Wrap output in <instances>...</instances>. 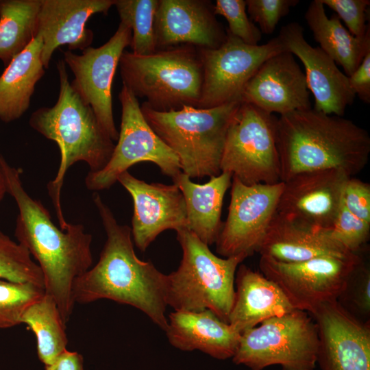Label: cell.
I'll list each match as a JSON object with an SVG mask.
<instances>
[{
  "instance_id": "d4e9b609",
  "label": "cell",
  "mask_w": 370,
  "mask_h": 370,
  "mask_svg": "<svg viewBox=\"0 0 370 370\" xmlns=\"http://www.w3.org/2000/svg\"><path fill=\"white\" fill-rule=\"evenodd\" d=\"M186 174L180 172L173 182L182 191L186 204L187 229L204 243H215L221 231L223 199L231 186L232 175L221 172L203 184L193 182Z\"/></svg>"
},
{
  "instance_id": "ac0fdd59",
  "label": "cell",
  "mask_w": 370,
  "mask_h": 370,
  "mask_svg": "<svg viewBox=\"0 0 370 370\" xmlns=\"http://www.w3.org/2000/svg\"><path fill=\"white\" fill-rule=\"evenodd\" d=\"M304 30L299 23L291 22L281 27L277 37L284 50L302 62L308 88L314 98L313 108L343 116L356 97L348 77L319 47H312L306 41Z\"/></svg>"
},
{
  "instance_id": "d590c367",
  "label": "cell",
  "mask_w": 370,
  "mask_h": 370,
  "mask_svg": "<svg viewBox=\"0 0 370 370\" xmlns=\"http://www.w3.org/2000/svg\"><path fill=\"white\" fill-rule=\"evenodd\" d=\"M324 6L332 10L356 37H362L370 29L367 24L369 0H321Z\"/></svg>"
},
{
  "instance_id": "f546056e",
  "label": "cell",
  "mask_w": 370,
  "mask_h": 370,
  "mask_svg": "<svg viewBox=\"0 0 370 370\" xmlns=\"http://www.w3.org/2000/svg\"><path fill=\"white\" fill-rule=\"evenodd\" d=\"M158 0H115L121 22L132 30L130 47L136 55L146 56L156 51L154 18Z\"/></svg>"
},
{
  "instance_id": "4dcf8cb0",
  "label": "cell",
  "mask_w": 370,
  "mask_h": 370,
  "mask_svg": "<svg viewBox=\"0 0 370 370\" xmlns=\"http://www.w3.org/2000/svg\"><path fill=\"white\" fill-rule=\"evenodd\" d=\"M0 280L45 288L42 271L28 250L0 231Z\"/></svg>"
},
{
  "instance_id": "83f0119b",
  "label": "cell",
  "mask_w": 370,
  "mask_h": 370,
  "mask_svg": "<svg viewBox=\"0 0 370 370\" xmlns=\"http://www.w3.org/2000/svg\"><path fill=\"white\" fill-rule=\"evenodd\" d=\"M41 0L0 1V60L6 67L36 37Z\"/></svg>"
},
{
  "instance_id": "4316f807",
  "label": "cell",
  "mask_w": 370,
  "mask_h": 370,
  "mask_svg": "<svg viewBox=\"0 0 370 370\" xmlns=\"http://www.w3.org/2000/svg\"><path fill=\"white\" fill-rule=\"evenodd\" d=\"M305 20L319 47L349 77L370 50V29L362 37L353 36L334 14L329 18L321 0H313Z\"/></svg>"
},
{
  "instance_id": "6da1fadb",
  "label": "cell",
  "mask_w": 370,
  "mask_h": 370,
  "mask_svg": "<svg viewBox=\"0 0 370 370\" xmlns=\"http://www.w3.org/2000/svg\"><path fill=\"white\" fill-rule=\"evenodd\" d=\"M7 193L15 200L18 214L14 235L37 261L44 278L45 293L52 297L66 324L75 304L73 288L75 280L91 268L92 236L82 224L58 227L49 210L25 190L21 171L0 153Z\"/></svg>"
},
{
  "instance_id": "44dd1931",
  "label": "cell",
  "mask_w": 370,
  "mask_h": 370,
  "mask_svg": "<svg viewBox=\"0 0 370 370\" xmlns=\"http://www.w3.org/2000/svg\"><path fill=\"white\" fill-rule=\"evenodd\" d=\"M115 0H41L38 16L37 36L42 40L41 60L48 69L54 51L68 45L69 51L84 50L93 40L86 27L94 14H107Z\"/></svg>"
},
{
  "instance_id": "30bf717a",
  "label": "cell",
  "mask_w": 370,
  "mask_h": 370,
  "mask_svg": "<svg viewBox=\"0 0 370 370\" xmlns=\"http://www.w3.org/2000/svg\"><path fill=\"white\" fill-rule=\"evenodd\" d=\"M119 99L122 114L117 144L101 170L88 172L85 177L86 187L94 192L109 189L121 174L143 162L153 163L162 174L175 177L182 172L179 160L148 124L138 98L123 85Z\"/></svg>"
},
{
  "instance_id": "60d3db41",
  "label": "cell",
  "mask_w": 370,
  "mask_h": 370,
  "mask_svg": "<svg viewBox=\"0 0 370 370\" xmlns=\"http://www.w3.org/2000/svg\"><path fill=\"white\" fill-rule=\"evenodd\" d=\"M7 193V188L5 177L0 163V202Z\"/></svg>"
},
{
  "instance_id": "4fadbf2b",
  "label": "cell",
  "mask_w": 370,
  "mask_h": 370,
  "mask_svg": "<svg viewBox=\"0 0 370 370\" xmlns=\"http://www.w3.org/2000/svg\"><path fill=\"white\" fill-rule=\"evenodd\" d=\"M284 183L246 185L232 177L228 214L215 242L224 258L258 252L277 207Z\"/></svg>"
},
{
  "instance_id": "e0dca14e",
  "label": "cell",
  "mask_w": 370,
  "mask_h": 370,
  "mask_svg": "<svg viewBox=\"0 0 370 370\" xmlns=\"http://www.w3.org/2000/svg\"><path fill=\"white\" fill-rule=\"evenodd\" d=\"M349 177L336 169L296 174L283 182L276 212L304 224L329 229L341 207L342 190Z\"/></svg>"
},
{
  "instance_id": "5b68a950",
  "label": "cell",
  "mask_w": 370,
  "mask_h": 370,
  "mask_svg": "<svg viewBox=\"0 0 370 370\" xmlns=\"http://www.w3.org/2000/svg\"><path fill=\"white\" fill-rule=\"evenodd\" d=\"M241 101L211 108L185 106L159 112L145 102L142 113L155 133L177 156L181 171L190 178L217 176L230 121Z\"/></svg>"
},
{
  "instance_id": "8992f818",
  "label": "cell",
  "mask_w": 370,
  "mask_h": 370,
  "mask_svg": "<svg viewBox=\"0 0 370 370\" xmlns=\"http://www.w3.org/2000/svg\"><path fill=\"white\" fill-rule=\"evenodd\" d=\"M119 66L123 85L151 109L198 106L204 75L199 49L184 45L146 56L125 50Z\"/></svg>"
},
{
  "instance_id": "484cf974",
  "label": "cell",
  "mask_w": 370,
  "mask_h": 370,
  "mask_svg": "<svg viewBox=\"0 0 370 370\" xmlns=\"http://www.w3.org/2000/svg\"><path fill=\"white\" fill-rule=\"evenodd\" d=\"M42 40L36 37L15 56L0 75V119L10 123L28 110L37 82L45 74Z\"/></svg>"
},
{
  "instance_id": "277c9868",
  "label": "cell",
  "mask_w": 370,
  "mask_h": 370,
  "mask_svg": "<svg viewBox=\"0 0 370 370\" xmlns=\"http://www.w3.org/2000/svg\"><path fill=\"white\" fill-rule=\"evenodd\" d=\"M60 92L56 104L34 111L29 125L45 138L56 142L60 151V164L54 180L47 184L60 228L68 225L63 215L60 193L67 170L77 162H86L90 172L101 170L113 153L114 141L101 126L92 108L72 88L64 60L57 63Z\"/></svg>"
},
{
  "instance_id": "d6986e66",
  "label": "cell",
  "mask_w": 370,
  "mask_h": 370,
  "mask_svg": "<svg viewBox=\"0 0 370 370\" xmlns=\"http://www.w3.org/2000/svg\"><path fill=\"white\" fill-rule=\"evenodd\" d=\"M215 16L210 1L158 0L153 25L156 51L184 45L219 47L227 30Z\"/></svg>"
},
{
  "instance_id": "3957f363",
  "label": "cell",
  "mask_w": 370,
  "mask_h": 370,
  "mask_svg": "<svg viewBox=\"0 0 370 370\" xmlns=\"http://www.w3.org/2000/svg\"><path fill=\"white\" fill-rule=\"evenodd\" d=\"M281 182L299 173L336 169L349 176L361 171L370 154L367 130L343 116L314 108L276 119Z\"/></svg>"
},
{
  "instance_id": "52a82bcc",
  "label": "cell",
  "mask_w": 370,
  "mask_h": 370,
  "mask_svg": "<svg viewBox=\"0 0 370 370\" xmlns=\"http://www.w3.org/2000/svg\"><path fill=\"white\" fill-rule=\"evenodd\" d=\"M176 233L182 258L177 269L167 275V306L175 311L210 310L228 323L236 272L247 257H218L188 229Z\"/></svg>"
},
{
  "instance_id": "7c38bea8",
  "label": "cell",
  "mask_w": 370,
  "mask_h": 370,
  "mask_svg": "<svg viewBox=\"0 0 370 370\" xmlns=\"http://www.w3.org/2000/svg\"><path fill=\"white\" fill-rule=\"evenodd\" d=\"M283 51H286L277 36L263 45H249L227 31L219 47L199 49L204 75L197 108L241 101L245 85L262 63Z\"/></svg>"
},
{
  "instance_id": "603a6c76",
  "label": "cell",
  "mask_w": 370,
  "mask_h": 370,
  "mask_svg": "<svg viewBox=\"0 0 370 370\" xmlns=\"http://www.w3.org/2000/svg\"><path fill=\"white\" fill-rule=\"evenodd\" d=\"M165 332L174 347L199 350L219 360L234 356L241 335L210 310L174 311L169 314Z\"/></svg>"
},
{
  "instance_id": "7a4b0ae2",
  "label": "cell",
  "mask_w": 370,
  "mask_h": 370,
  "mask_svg": "<svg viewBox=\"0 0 370 370\" xmlns=\"http://www.w3.org/2000/svg\"><path fill=\"white\" fill-rule=\"evenodd\" d=\"M106 241L97 263L73 284L75 303L89 304L107 299L133 306L166 331L167 275L151 262L140 260L134 249L131 228L118 223L100 195L92 197Z\"/></svg>"
},
{
  "instance_id": "ab89813d",
  "label": "cell",
  "mask_w": 370,
  "mask_h": 370,
  "mask_svg": "<svg viewBox=\"0 0 370 370\" xmlns=\"http://www.w3.org/2000/svg\"><path fill=\"white\" fill-rule=\"evenodd\" d=\"M45 370H84L83 357L76 352L66 350Z\"/></svg>"
},
{
  "instance_id": "5bb4252c",
  "label": "cell",
  "mask_w": 370,
  "mask_h": 370,
  "mask_svg": "<svg viewBox=\"0 0 370 370\" xmlns=\"http://www.w3.org/2000/svg\"><path fill=\"white\" fill-rule=\"evenodd\" d=\"M132 30L120 22L113 36L103 45L88 47L81 54L64 51V62L72 71V88L94 110L101 126L113 141L119 132L115 126L112 85L116 69L125 48L130 46Z\"/></svg>"
},
{
  "instance_id": "ffe728a7",
  "label": "cell",
  "mask_w": 370,
  "mask_h": 370,
  "mask_svg": "<svg viewBox=\"0 0 370 370\" xmlns=\"http://www.w3.org/2000/svg\"><path fill=\"white\" fill-rule=\"evenodd\" d=\"M241 100L271 114L312 108L304 73L288 51L262 63L245 85Z\"/></svg>"
},
{
  "instance_id": "f1b7e54d",
  "label": "cell",
  "mask_w": 370,
  "mask_h": 370,
  "mask_svg": "<svg viewBox=\"0 0 370 370\" xmlns=\"http://www.w3.org/2000/svg\"><path fill=\"white\" fill-rule=\"evenodd\" d=\"M21 323H25L34 333L40 361L48 366L66 349L68 338L60 312L54 299L45 295L23 312Z\"/></svg>"
},
{
  "instance_id": "ba28073f",
  "label": "cell",
  "mask_w": 370,
  "mask_h": 370,
  "mask_svg": "<svg viewBox=\"0 0 370 370\" xmlns=\"http://www.w3.org/2000/svg\"><path fill=\"white\" fill-rule=\"evenodd\" d=\"M318 347L314 319L307 312L295 309L242 332L232 361L251 370L276 365L282 370H313Z\"/></svg>"
},
{
  "instance_id": "d6a6232c",
  "label": "cell",
  "mask_w": 370,
  "mask_h": 370,
  "mask_svg": "<svg viewBox=\"0 0 370 370\" xmlns=\"http://www.w3.org/2000/svg\"><path fill=\"white\" fill-rule=\"evenodd\" d=\"M245 0H217L214 14L223 16L228 23L227 31L249 45H258L262 38L259 28L249 18Z\"/></svg>"
},
{
  "instance_id": "f35d334b",
  "label": "cell",
  "mask_w": 370,
  "mask_h": 370,
  "mask_svg": "<svg viewBox=\"0 0 370 370\" xmlns=\"http://www.w3.org/2000/svg\"><path fill=\"white\" fill-rule=\"evenodd\" d=\"M351 89L362 101L370 103V50L352 75L348 77Z\"/></svg>"
},
{
  "instance_id": "836d02e7",
  "label": "cell",
  "mask_w": 370,
  "mask_h": 370,
  "mask_svg": "<svg viewBox=\"0 0 370 370\" xmlns=\"http://www.w3.org/2000/svg\"><path fill=\"white\" fill-rule=\"evenodd\" d=\"M369 230L370 224L352 214L341 204L332 225L326 230L332 238L354 254L367 241Z\"/></svg>"
},
{
  "instance_id": "7402d4cb",
  "label": "cell",
  "mask_w": 370,
  "mask_h": 370,
  "mask_svg": "<svg viewBox=\"0 0 370 370\" xmlns=\"http://www.w3.org/2000/svg\"><path fill=\"white\" fill-rule=\"evenodd\" d=\"M283 262H296L332 256L349 258V251L332 238L326 230L304 224L275 213L258 251Z\"/></svg>"
},
{
  "instance_id": "74e56055",
  "label": "cell",
  "mask_w": 370,
  "mask_h": 370,
  "mask_svg": "<svg viewBox=\"0 0 370 370\" xmlns=\"http://www.w3.org/2000/svg\"><path fill=\"white\" fill-rule=\"evenodd\" d=\"M341 297L351 295V301L355 308L364 314L370 312V272L361 262L351 275L345 290ZM340 297V298H341ZM339 298V299H340Z\"/></svg>"
},
{
  "instance_id": "2e32d148",
  "label": "cell",
  "mask_w": 370,
  "mask_h": 370,
  "mask_svg": "<svg viewBox=\"0 0 370 370\" xmlns=\"http://www.w3.org/2000/svg\"><path fill=\"white\" fill-rule=\"evenodd\" d=\"M130 194L134 204L132 236L136 247L145 251L162 232L187 228L184 195L175 184L147 183L128 171L117 180Z\"/></svg>"
},
{
  "instance_id": "8d00e7d4",
  "label": "cell",
  "mask_w": 370,
  "mask_h": 370,
  "mask_svg": "<svg viewBox=\"0 0 370 370\" xmlns=\"http://www.w3.org/2000/svg\"><path fill=\"white\" fill-rule=\"evenodd\" d=\"M341 204L352 214L370 224V185L353 177L344 184Z\"/></svg>"
},
{
  "instance_id": "1f68e13d",
  "label": "cell",
  "mask_w": 370,
  "mask_h": 370,
  "mask_svg": "<svg viewBox=\"0 0 370 370\" xmlns=\"http://www.w3.org/2000/svg\"><path fill=\"white\" fill-rule=\"evenodd\" d=\"M45 295V288L30 283L0 280V328L21 323L25 310Z\"/></svg>"
},
{
  "instance_id": "9a60e30c",
  "label": "cell",
  "mask_w": 370,
  "mask_h": 370,
  "mask_svg": "<svg viewBox=\"0 0 370 370\" xmlns=\"http://www.w3.org/2000/svg\"><path fill=\"white\" fill-rule=\"evenodd\" d=\"M308 314L318 331L317 363L321 370H370V326L339 300L325 302Z\"/></svg>"
},
{
  "instance_id": "9c48e42d",
  "label": "cell",
  "mask_w": 370,
  "mask_h": 370,
  "mask_svg": "<svg viewBox=\"0 0 370 370\" xmlns=\"http://www.w3.org/2000/svg\"><path fill=\"white\" fill-rule=\"evenodd\" d=\"M275 123L273 114L241 102L226 132L221 173L246 185L281 182Z\"/></svg>"
},
{
  "instance_id": "cb8c5ba5",
  "label": "cell",
  "mask_w": 370,
  "mask_h": 370,
  "mask_svg": "<svg viewBox=\"0 0 370 370\" xmlns=\"http://www.w3.org/2000/svg\"><path fill=\"white\" fill-rule=\"evenodd\" d=\"M228 323L241 334L272 317L295 310L277 284L245 264L236 270Z\"/></svg>"
},
{
  "instance_id": "e575fe53",
  "label": "cell",
  "mask_w": 370,
  "mask_h": 370,
  "mask_svg": "<svg viewBox=\"0 0 370 370\" xmlns=\"http://www.w3.org/2000/svg\"><path fill=\"white\" fill-rule=\"evenodd\" d=\"M299 2V0H245L249 18L265 34H273L281 18Z\"/></svg>"
},
{
  "instance_id": "8fae6325",
  "label": "cell",
  "mask_w": 370,
  "mask_h": 370,
  "mask_svg": "<svg viewBox=\"0 0 370 370\" xmlns=\"http://www.w3.org/2000/svg\"><path fill=\"white\" fill-rule=\"evenodd\" d=\"M361 262L358 254L349 258L322 256L296 262L260 256L259 267L295 309L308 313L322 304L338 300Z\"/></svg>"
}]
</instances>
